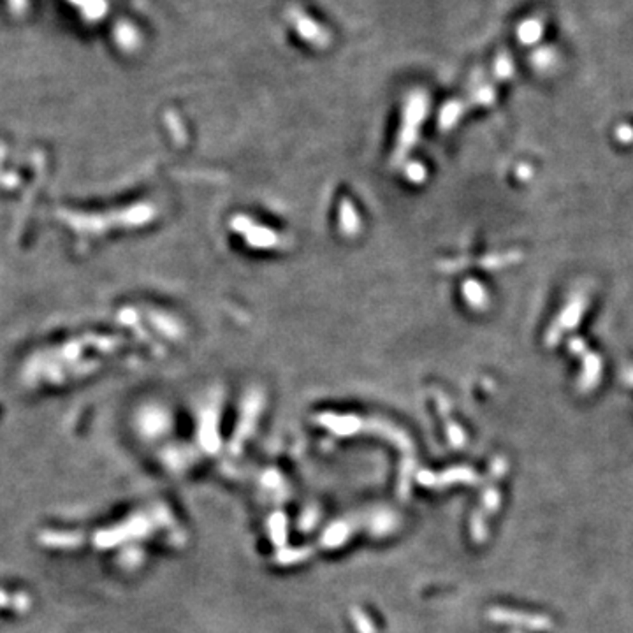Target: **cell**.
Instances as JSON below:
<instances>
[{"label": "cell", "instance_id": "1", "mask_svg": "<svg viewBox=\"0 0 633 633\" xmlns=\"http://www.w3.org/2000/svg\"><path fill=\"white\" fill-rule=\"evenodd\" d=\"M586 306H588V298H584V296L573 298L572 301L565 306V310L559 313V316L554 321V324L550 326L549 331H547L546 335V343L549 347H554V345L562 339L563 332H566L568 329H573L579 324L580 316L584 313Z\"/></svg>", "mask_w": 633, "mask_h": 633}, {"label": "cell", "instance_id": "4", "mask_svg": "<svg viewBox=\"0 0 633 633\" xmlns=\"http://www.w3.org/2000/svg\"><path fill=\"white\" fill-rule=\"evenodd\" d=\"M568 347H570V351L573 352V354H584V352H588L586 351V343H584V339H580V338H573L572 341L568 343Z\"/></svg>", "mask_w": 633, "mask_h": 633}, {"label": "cell", "instance_id": "3", "mask_svg": "<svg viewBox=\"0 0 633 633\" xmlns=\"http://www.w3.org/2000/svg\"><path fill=\"white\" fill-rule=\"evenodd\" d=\"M466 292H470V294H471V296H468V299H470V301L473 303V305L482 306L484 303H486L487 298H486V292L482 290V287L477 285V283H473L471 280L466 283Z\"/></svg>", "mask_w": 633, "mask_h": 633}, {"label": "cell", "instance_id": "5", "mask_svg": "<svg viewBox=\"0 0 633 633\" xmlns=\"http://www.w3.org/2000/svg\"><path fill=\"white\" fill-rule=\"evenodd\" d=\"M618 137L621 140V143H632L633 130L630 127H626V125H623V127L618 128Z\"/></svg>", "mask_w": 633, "mask_h": 633}, {"label": "cell", "instance_id": "2", "mask_svg": "<svg viewBox=\"0 0 633 633\" xmlns=\"http://www.w3.org/2000/svg\"><path fill=\"white\" fill-rule=\"evenodd\" d=\"M582 375H580V387L588 391V389L595 387L600 380V375H602V359L598 357L593 352H588L584 354V361H582Z\"/></svg>", "mask_w": 633, "mask_h": 633}]
</instances>
